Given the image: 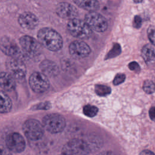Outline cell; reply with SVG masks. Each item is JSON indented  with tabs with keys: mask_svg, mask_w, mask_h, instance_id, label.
Here are the masks:
<instances>
[{
	"mask_svg": "<svg viewBox=\"0 0 155 155\" xmlns=\"http://www.w3.org/2000/svg\"><path fill=\"white\" fill-rule=\"evenodd\" d=\"M37 36L41 45L50 51H57L62 47L63 41L61 36L53 28H42L38 31Z\"/></svg>",
	"mask_w": 155,
	"mask_h": 155,
	"instance_id": "obj_1",
	"label": "cell"
},
{
	"mask_svg": "<svg viewBox=\"0 0 155 155\" xmlns=\"http://www.w3.org/2000/svg\"><path fill=\"white\" fill-rule=\"evenodd\" d=\"M67 27L68 32L78 39H88L92 35V30L85 21L77 18L69 20Z\"/></svg>",
	"mask_w": 155,
	"mask_h": 155,
	"instance_id": "obj_2",
	"label": "cell"
},
{
	"mask_svg": "<svg viewBox=\"0 0 155 155\" xmlns=\"http://www.w3.org/2000/svg\"><path fill=\"white\" fill-rule=\"evenodd\" d=\"M90 152V149L85 140L73 139L63 146L61 155H88Z\"/></svg>",
	"mask_w": 155,
	"mask_h": 155,
	"instance_id": "obj_3",
	"label": "cell"
},
{
	"mask_svg": "<svg viewBox=\"0 0 155 155\" xmlns=\"http://www.w3.org/2000/svg\"><path fill=\"white\" fill-rule=\"evenodd\" d=\"M22 130L25 137L31 141H37L44 134L43 125L38 120L29 119L22 125Z\"/></svg>",
	"mask_w": 155,
	"mask_h": 155,
	"instance_id": "obj_4",
	"label": "cell"
},
{
	"mask_svg": "<svg viewBox=\"0 0 155 155\" xmlns=\"http://www.w3.org/2000/svg\"><path fill=\"white\" fill-rule=\"evenodd\" d=\"M44 127L51 133H58L62 131L66 125L64 117L56 113L46 115L42 120Z\"/></svg>",
	"mask_w": 155,
	"mask_h": 155,
	"instance_id": "obj_5",
	"label": "cell"
},
{
	"mask_svg": "<svg viewBox=\"0 0 155 155\" xmlns=\"http://www.w3.org/2000/svg\"><path fill=\"white\" fill-rule=\"evenodd\" d=\"M23 53L28 58H34L41 53V45L36 39L31 36L25 35L19 39Z\"/></svg>",
	"mask_w": 155,
	"mask_h": 155,
	"instance_id": "obj_6",
	"label": "cell"
},
{
	"mask_svg": "<svg viewBox=\"0 0 155 155\" xmlns=\"http://www.w3.org/2000/svg\"><path fill=\"white\" fill-rule=\"evenodd\" d=\"M6 67L8 73H10L15 80L19 82L24 81L25 78L27 70L23 61L20 59H9L6 62Z\"/></svg>",
	"mask_w": 155,
	"mask_h": 155,
	"instance_id": "obj_7",
	"label": "cell"
},
{
	"mask_svg": "<svg viewBox=\"0 0 155 155\" xmlns=\"http://www.w3.org/2000/svg\"><path fill=\"white\" fill-rule=\"evenodd\" d=\"M84 21L91 30L97 32H104L108 28V22L105 18L96 12L87 13Z\"/></svg>",
	"mask_w": 155,
	"mask_h": 155,
	"instance_id": "obj_8",
	"label": "cell"
},
{
	"mask_svg": "<svg viewBox=\"0 0 155 155\" xmlns=\"http://www.w3.org/2000/svg\"><path fill=\"white\" fill-rule=\"evenodd\" d=\"M0 50L6 55L12 58L22 59V54L16 43L8 36H4L0 38Z\"/></svg>",
	"mask_w": 155,
	"mask_h": 155,
	"instance_id": "obj_9",
	"label": "cell"
},
{
	"mask_svg": "<svg viewBox=\"0 0 155 155\" xmlns=\"http://www.w3.org/2000/svg\"><path fill=\"white\" fill-rule=\"evenodd\" d=\"M28 82L33 91L39 93L46 91L50 86L48 78L43 73L38 71L30 75Z\"/></svg>",
	"mask_w": 155,
	"mask_h": 155,
	"instance_id": "obj_10",
	"label": "cell"
},
{
	"mask_svg": "<svg viewBox=\"0 0 155 155\" xmlns=\"http://www.w3.org/2000/svg\"><path fill=\"white\" fill-rule=\"evenodd\" d=\"M6 147L13 153H19L25 148V141L22 136L16 132L8 134L5 138Z\"/></svg>",
	"mask_w": 155,
	"mask_h": 155,
	"instance_id": "obj_11",
	"label": "cell"
},
{
	"mask_svg": "<svg viewBox=\"0 0 155 155\" xmlns=\"http://www.w3.org/2000/svg\"><path fill=\"white\" fill-rule=\"evenodd\" d=\"M69 53L76 59H81L87 57L91 53V48L85 42L76 40L69 45Z\"/></svg>",
	"mask_w": 155,
	"mask_h": 155,
	"instance_id": "obj_12",
	"label": "cell"
},
{
	"mask_svg": "<svg viewBox=\"0 0 155 155\" xmlns=\"http://www.w3.org/2000/svg\"><path fill=\"white\" fill-rule=\"evenodd\" d=\"M56 12L60 18L68 20L76 18L78 15L77 8L74 5L66 2L59 3L56 6Z\"/></svg>",
	"mask_w": 155,
	"mask_h": 155,
	"instance_id": "obj_13",
	"label": "cell"
},
{
	"mask_svg": "<svg viewBox=\"0 0 155 155\" xmlns=\"http://www.w3.org/2000/svg\"><path fill=\"white\" fill-rule=\"evenodd\" d=\"M18 22L21 27L24 29L33 30L38 26L39 19L35 14L25 12L20 15L18 18Z\"/></svg>",
	"mask_w": 155,
	"mask_h": 155,
	"instance_id": "obj_14",
	"label": "cell"
},
{
	"mask_svg": "<svg viewBox=\"0 0 155 155\" xmlns=\"http://www.w3.org/2000/svg\"><path fill=\"white\" fill-rule=\"evenodd\" d=\"M39 68L42 73L47 77L55 76L59 73L58 66L54 62L51 60L45 59L42 61L39 65Z\"/></svg>",
	"mask_w": 155,
	"mask_h": 155,
	"instance_id": "obj_15",
	"label": "cell"
},
{
	"mask_svg": "<svg viewBox=\"0 0 155 155\" xmlns=\"http://www.w3.org/2000/svg\"><path fill=\"white\" fill-rule=\"evenodd\" d=\"M0 87L6 91H12L16 87L13 77L8 72L0 73Z\"/></svg>",
	"mask_w": 155,
	"mask_h": 155,
	"instance_id": "obj_16",
	"label": "cell"
},
{
	"mask_svg": "<svg viewBox=\"0 0 155 155\" xmlns=\"http://www.w3.org/2000/svg\"><path fill=\"white\" fill-rule=\"evenodd\" d=\"M141 56L144 61L148 65L153 64L155 61L154 47L151 44L145 45L141 50Z\"/></svg>",
	"mask_w": 155,
	"mask_h": 155,
	"instance_id": "obj_17",
	"label": "cell"
},
{
	"mask_svg": "<svg viewBox=\"0 0 155 155\" xmlns=\"http://www.w3.org/2000/svg\"><path fill=\"white\" fill-rule=\"evenodd\" d=\"M80 8L90 12H96L99 8V3L97 0H73Z\"/></svg>",
	"mask_w": 155,
	"mask_h": 155,
	"instance_id": "obj_18",
	"label": "cell"
},
{
	"mask_svg": "<svg viewBox=\"0 0 155 155\" xmlns=\"http://www.w3.org/2000/svg\"><path fill=\"white\" fill-rule=\"evenodd\" d=\"M12 107V102L10 97L2 91H0V113H7Z\"/></svg>",
	"mask_w": 155,
	"mask_h": 155,
	"instance_id": "obj_19",
	"label": "cell"
},
{
	"mask_svg": "<svg viewBox=\"0 0 155 155\" xmlns=\"http://www.w3.org/2000/svg\"><path fill=\"white\" fill-rule=\"evenodd\" d=\"M95 93L100 96H105L110 94L111 90L110 87L105 85L97 84L94 87Z\"/></svg>",
	"mask_w": 155,
	"mask_h": 155,
	"instance_id": "obj_20",
	"label": "cell"
},
{
	"mask_svg": "<svg viewBox=\"0 0 155 155\" xmlns=\"http://www.w3.org/2000/svg\"><path fill=\"white\" fill-rule=\"evenodd\" d=\"M97 112L98 108L94 105H87L83 108L84 114L89 117H93L95 116L97 114Z\"/></svg>",
	"mask_w": 155,
	"mask_h": 155,
	"instance_id": "obj_21",
	"label": "cell"
},
{
	"mask_svg": "<svg viewBox=\"0 0 155 155\" xmlns=\"http://www.w3.org/2000/svg\"><path fill=\"white\" fill-rule=\"evenodd\" d=\"M143 91L147 94H152L154 92V84L152 81L147 80L144 81L143 84Z\"/></svg>",
	"mask_w": 155,
	"mask_h": 155,
	"instance_id": "obj_22",
	"label": "cell"
},
{
	"mask_svg": "<svg viewBox=\"0 0 155 155\" xmlns=\"http://www.w3.org/2000/svg\"><path fill=\"white\" fill-rule=\"evenodd\" d=\"M120 51H121V50L119 45L116 44L113 47V48L108 52V53L106 56L105 59H110V58H112L115 56H117L120 54Z\"/></svg>",
	"mask_w": 155,
	"mask_h": 155,
	"instance_id": "obj_23",
	"label": "cell"
},
{
	"mask_svg": "<svg viewBox=\"0 0 155 155\" xmlns=\"http://www.w3.org/2000/svg\"><path fill=\"white\" fill-rule=\"evenodd\" d=\"M154 25H150L147 30L148 38L152 45H154Z\"/></svg>",
	"mask_w": 155,
	"mask_h": 155,
	"instance_id": "obj_24",
	"label": "cell"
},
{
	"mask_svg": "<svg viewBox=\"0 0 155 155\" xmlns=\"http://www.w3.org/2000/svg\"><path fill=\"white\" fill-rule=\"evenodd\" d=\"M125 75L122 73H118L116 75L113 80V84L115 85H117L120 84L121 83L124 82L125 79Z\"/></svg>",
	"mask_w": 155,
	"mask_h": 155,
	"instance_id": "obj_25",
	"label": "cell"
},
{
	"mask_svg": "<svg viewBox=\"0 0 155 155\" xmlns=\"http://www.w3.org/2000/svg\"><path fill=\"white\" fill-rule=\"evenodd\" d=\"M128 68L131 71H134L135 73H139L140 71V67L139 65L136 62H131L128 64Z\"/></svg>",
	"mask_w": 155,
	"mask_h": 155,
	"instance_id": "obj_26",
	"label": "cell"
},
{
	"mask_svg": "<svg viewBox=\"0 0 155 155\" xmlns=\"http://www.w3.org/2000/svg\"><path fill=\"white\" fill-rule=\"evenodd\" d=\"M51 107V104L49 102H43L38 104L36 107V109L38 110H48Z\"/></svg>",
	"mask_w": 155,
	"mask_h": 155,
	"instance_id": "obj_27",
	"label": "cell"
},
{
	"mask_svg": "<svg viewBox=\"0 0 155 155\" xmlns=\"http://www.w3.org/2000/svg\"><path fill=\"white\" fill-rule=\"evenodd\" d=\"M142 24V19L139 16H136L133 20V26L134 28H139L140 27Z\"/></svg>",
	"mask_w": 155,
	"mask_h": 155,
	"instance_id": "obj_28",
	"label": "cell"
},
{
	"mask_svg": "<svg viewBox=\"0 0 155 155\" xmlns=\"http://www.w3.org/2000/svg\"><path fill=\"white\" fill-rule=\"evenodd\" d=\"M0 155H13L11 151L5 146L0 145Z\"/></svg>",
	"mask_w": 155,
	"mask_h": 155,
	"instance_id": "obj_29",
	"label": "cell"
},
{
	"mask_svg": "<svg viewBox=\"0 0 155 155\" xmlns=\"http://www.w3.org/2000/svg\"><path fill=\"white\" fill-rule=\"evenodd\" d=\"M149 116L150 117L151 120H154V117H155V109L154 107H151L149 111Z\"/></svg>",
	"mask_w": 155,
	"mask_h": 155,
	"instance_id": "obj_30",
	"label": "cell"
},
{
	"mask_svg": "<svg viewBox=\"0 0 155 155\" xmlns=\"http://www.w3.org/2000/svg\"><path fill=\"white\" fill-rule=\"evenodd\" d=\"M139 155H154V154L151 151L148 150H145L141 151Z\"/></svg>",
	"mask_w": 155,
	"mask_h": 155,
	"instance_id": "obj_31",
	"label": "cell"
},
{
	"mask_svg": "<svg viewBox=\"0 0 155 155\" xmlns=\"http://www.w3.org/2000/svg\"><path fill=\"white\" fill-rule=\"evenodd\" d=\"M143 1V0H133L134 2H135V3H140V2H142Z\"/></svg>",
	"mask_w": 155,
	"mask_h": 155,
	"instance_id": "obj_32",
	"label": "cell"
}]
</instances>
